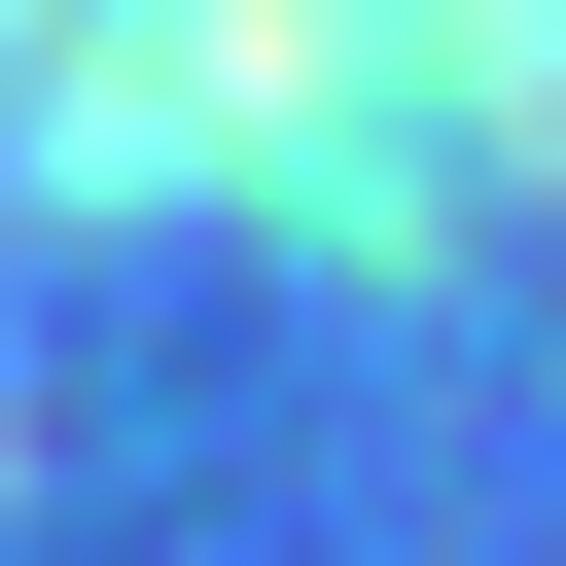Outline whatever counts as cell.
<instances>
[{
	"mask_svg": "<svg viewBox=\"0 0 566 566\" xmlns=\"http://www.w3.org/2000/svg\"><path fill=\"white\" fill-rule=\"evenodd\" d=\"M0 142H212V177L566 142V0H0Z\"/></svg>",
	"mask_w": 566,
	"mask_h": 566,
	"instance_id": "cell-1",
	"label": "cell"
}]
</instances>
